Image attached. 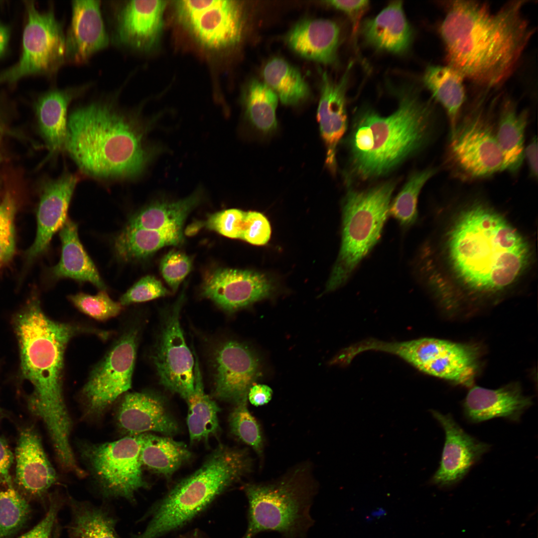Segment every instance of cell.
<instances>
[{
	"label": "cell",
	"instance_id": "cell-22",
	"mask_svg": "<svg viewBox=\"0 0 538 538\" xmlns=\"http://www.w3.org/2000/svg\"><path fill=\"white\" fill-rule=\"evenodd\" d=\"M79 179V175L66 173L45 185L37 211L36 237L25 254L27 261H32L47 249L54 234L65 223Z\"/></svg>",
	"mask_w": 538,
	"mask_h": 538
},
{
	"label": "cell",
	"instance_id": "cell-49",
	"mask_svg": "<svg viewBox=\"0 0 538 538\" xmlns=\"http://www.w3.org/2000/svg\"><path fill=\"white\" fill-rule=\"evenodd\" d=\"M327 4L340 10L350 16L355 22V26L361 15L369 5L368 0H333L325 1Z\"/></svg>",
	"mask_w": 538,
	"mask_h": 538
},
{
	"label": "cell",
	"instance_id": "cell-8",
	"mask_svg": "<svg viewBox=\"0 0 538 538\" xmlns=\"http://www.w3.org/2000/svg\"><path fill=\"white\" fill-rule=\"evenodd\" d=\"M231 485L227 469L207 459L177 483L161 500L144 531L131 538H158L186 524Z\"/></svg>",
	"mask_w": 538,
	"mask_h": 538
},
{
	"label": "cell",
	"instance_id": "cell-27",
	"mask_svg": "<svg viewBox=\"0 0 538 538\" xmlns=\"http://www.w3.org/2000/svg\"><path fill=\"white\" fill-rule=\"evenodd\" d=\"M361 32L370 46L397 54L408 51L413 37L402 1L392 2L375 17L364 20Z\"/></svg>",
	"mask_w": 538,
	"mask_h": 538
},
{
	"label": "cell",
	"instance_id": "cell-33",
	"mask_svg": "<svg viewBox=\"0 0 538 538\" xmlns=\"http://www.w3.org/2000/svg\"><path fill=\"white\" fill-rule=\"evenodd\" d=\"M140 437L142 465L167 478L191 457V453L186 444L171 437L150 433L141 434Z\"/></svg>",
	"mask_w": 538,
	"mask_h": 538
},
{
	"label": "cell",
	"instance_id": "cell-43",
	"mask_svg": "<svg viewBox=\"0 0 538 538\" xmlns=\"http://www.w3.org/2000/svg\"><path fill=\"white\" fill-rule=\"evenodd\" d=\"M15 201L7 193L0 203V266L10 260L15 252Z\"/></svg>",
	"mask_w": 538,
	"mask_h": 538
},
{
	"label": "cell",
	"instance_id": "cell-11",
	"mask_svg": "<svg viewBox=\"0 0 538 538\" xmlns=\"http://www.w3.org/2000/svg\"><path fill=\"white\" fill-rule=\"evenodd\" d=\"M27 22L19 61L0 74V84L22 77L55 72L66 60V37L51 10L40 12L32 1L25 3Z\"/></svg>",
	"mask_w": 538,
	"mask_h": 538
},
{
	"label": "cell",
	"instance_id": "cell-23",
	"mask_svg": "<svg viewBox=\"0 0 538 538\" xmlns=\"http://www.w3.org/2000/svg\"><path fill=\"white\" fill-rule=\"evenodd\" d=\"M71 20L66 37V60L76 63L87 61L104 49L109 39L99 0H73Z\"/></svg>",
	"mask_w": 538,
	"mask_h": 538
},
{
	"label": "cell",
	"instance_id": "cell-4",
	"mask_svg": "<svg viewBox=\"0 0 538 538\" xmlns=\"http://www.w3.org/2000/svg\"><path fill=\"white\" fill-rule=\"evenodd\" d=\"M398 94L397 109L388 116L371 109L358 117L348 139L350 168L355 177L367 180L386 175L420 150L430 135L431 103L414 88Z\"/></svg>",
	"mask_w": 538,
	"mask_h": 538
},
{
	"label": "cell",
	"instance_id": "cell-46",
	"mask_svg": "<svg viewBox=\"0 0 538 538\" xmlns=\"http://www.w3.org/2000/svg\"><path fill=\"white\" fill-rule=\"evenodd\" d=\"M169 291L153 276L140 278L120 297L122 306L149 301L168 295Z\"/></svg>",
	"mask_w": 538,
	"mask_h": 538
},
{
	"label": "cell",
	"instance_id": "cell-44",
	"mask_svg": "<svg viewBox=\"0 0 538 538\" xmlns=\"http://www.w3.org/2000/svg\"><path fill=\"white\" fill-rule=\"evenodd\" d=\"M246 212L230 209L210 215L204 222L208 229L232 239H241Z\"/></svg>",
	"mask_w": 538,
	"mask_h": 538
},
{
	"label": "cell",
	"instance_id": "cell-2",
	"mask_svg": "<svg viewBox=\"0 0 538 538\" xmlns=\"http://www.w3.org/2000/svg\"><path fill=\"white\" fill-rule=\"evenodd\" d=\"M445 248L453 274L467 290L489 295L513 284L528 267L527 241L493 208L480 201L469 204L456 217Z\"/></svg>",
	"mask_w": 538,
	"mask_h": 538
},
{
	"label": "cell",
	"instance_id": "cell-29",
	"mask_svg": "<svg viewBox=\"0 0 538 538\" xmlns=\"http://www.w3.org/2000/svg\"><path fill=\"white\" fill-rule=\"evenodd\" d=\"M60 237L61 258L51 269L53 276L56 279L70 278L80 282H89L105 290L104 282L79 240L77 224L67 219L60 229Z\"/></svg>",
	"mask_w": 538,
	"mask_h": 538
},
{
	"label": "cell",
	"instance_id": "cell-38",
	"mask_svg": "<svg viewBox=\"0 0 538 538\" xmlns=\"http://www.w3.org/2000/svg\"><path fill=\"white\" fill-rule=\"evenodd\" d=\"M243 101L246 116L254 128L264 134L275 131L278 98L271 88L265 82L253 79L247 85Z\"/></svg>",
	"mask_w": 538,
	"mask_h": 538
},
{
	"label": "cell",
	"instance_id": "cell-14",
	"mask_svg": "<svg viewBox=\"0 0 538 538\" xmlns=\"http://www.w3.org/2000/svg\"><path fill=\"white\" fill-rule=\"evenodd\" d=\"M175 8L181 23L205 47L214 50L230 48L242 38L244 14L238 1L178 0Z\"/></svg>",
	"mask_w": 538,
	"mask_h": 538
},
{
	"label": "cell",
	"instance_id": "cell-16",
	"mask_svg": "<svg viewBox=\"0 0 538 538\" xmlns=\"http://www.w3.org/2000/svg\"><path fill=\"white\" fill-rule=\"evenodd\" d=\"M211 359L214 396L235 404L248 399L250 389L261 375L255 353L243 343L227 340L214 349Z\"/></svg>",
	"mask_w": 538,
	"mask_h": 538
},
{
	"label": "cell",
	"instance_id": "cell-26",
	"mask_svg": "<svg viewBox=\"0 0 538 538\" xmlns=\"http://www.w3.org/2000/svg\"><path fill=\"white\" fill-rule=\"evenodd\" d=\"M340 31L334 21L324 18H306L298 21L287 33L289 48L307 60L331 64L337 59Z\"/></svg>",
	"mask_w": 538,
	"mask_h": 538
},
{
	"label": "cell",
	"instance_id": "cell-21",
	"mask_svg": "<svg viewBox=\"0 0 538 538\" xmlns=\"http://www.w3.org/2000/svg\"><path fill=\"white\" fill-rule=\"evenodd\" d=\"M166 5L163 0L126 1L116 15V31L119 42L141 51L155 47L162 32Z\"/></svg>",
	"mask_w": 538,
	"mask_h": 538
},
{
	"label": "cell",
	"instance_id": "cell-48",
	"mask_svg": "<svg viewBox=\"0 0 538 538\" xmlns=\"http://www.w3.org/2000/svg\"><path fill=\"white\" fill-rule=\"evenodd\" d=\"M62 502L56 496L50 498L48 511L44 517L32 529L18 538H52L58 512Z\"/></svg>",
	"mask_w": 538,
	"mask_h": 538
},
{
	"label": "cell",
	"instance_id": "cell-47",
	"mask_svg": "<svg viewBox=\"0 0 538 538\" xmlns=\"http://www.w3.org/2000/svg\"><path fill=\"white\" fill-rule=\"evenodd\" d=\"M270 235V225L265 215L257 211L246 212L241 240L254 245H264Z\"/></svg>",
	"mask_w": 538,
	"mask_h": 538
},
{
	"label": "cell",
	"instance_id": "cell-10",
	"mask_svg": "<svg viewBox=\"0 0 538 538\" xmlns=\"http://www.w3.org/2000/svg\"><path fill=\"white\" fill-rule=\"evenodd\" d=\"M140 434L118 440L82 446L81 455L103 494L132 501L147 486L140 459Z\"/></svg>",
	"mask_w": 538,
	"mask_h": 538
},
{
	"label": "cell",
	"instance_id": "cell-45",
	"mask_svg": "<svg viewBox=\"0 0 538 538\" xmlns=\"http://www.w3.org/2000/svg\"><path fill=\"white\" fill-rule=\"evenodd\" d=\"M192 264L191 258L179 251L172 250L162 259L160 264L161 273L173 291L177 290L190 271Z\"/></svg>",
	"mask_w": 538,
	"mask_h": 538
},
{
	"label": "cell",
	"instance_id": "cell-37",
	"mask_svg": "<svg viewBox=\"0 0 538 538\" xmlns=\"http://www.w3.org/2000/svg\"><path fill=\"white\" fill-rule=\"evenodd\" d=\"M70 538H118L116 519L107 511L91 503L70 498Z\"/></svg>",
	"mask_w": 538,
	"mask_h": 538
},
{
	"label": "cell",
	"instance_id": "cell-30",
	"mask_svg": "<svg viewBox=\"0 0 538 538\" xmlns=\"http://www.w3.org/2000/svg\"><path fill=\"white\" fill-rule=\"evenodd\" d=\"M498 120L496 134L503 157L502 171L515 174L524 160L528 113L526 110L519 112L515 103L508 100L502 104Z\"/></svg>",
	"mask_w": 538,
	"mask_h": 538
},
{
	"label": "cell",
	"instance_id": "cell-52",
	"mask_svg": "<svg viewBox=\"0 0 538 538\" xmlns=\"http://www.w3.org/2000/svg\"><path fill=\"white\" fill-rule=\"evenodd\" d=\"M538 141L535 136L531 139L524 150V158H526L530 175L535 179L537 178L538 173Z\"/></svg>",
	"mask_w": 538,
	"mask_h": 538
},
{
	"label": "cell",
	"instance_id": "cell-7",
	"mask_svg": "<svg viewBox=\"0 0 538 538\" xmlns=\"http://www.w3.org/2000/svg\"><path fill=\"white\" fill-rule=\"evenodd\" d=\"M244 490L249 502L248 524L244 538L274 531L285 538H300L312 524V493L296 477L267 484H249Z\"/></svg>",
	"mask_w": 538,
	"mask_h": 538
},
{
	"label": "cell",
	"instance_id": "cell-13",
	"mask_svg": "<svg viewBox=\"0 0 538 538\" xmlns=\"http://www.w3.org/2000/svg\"><path fill=\"white\" fill-rule=\"evenodd\" d=\"M137 332L122 335L92 370L81 392L85 415L96 418L131 387Z\"/></svg>",
	"mask_w": 538,
	"mask_h": 538
},
{
	"label": "cell",
	"instance_id": "cell-54",
	"mask_svg": "<svg viewBox=\"0 0 538 538\" xmlns=\"http://www.w3.org/2000/svg\"><path fill=\"white\" fill-rule=\"evenodd\" d=\"M53 538H58V537H55Z\"/></svg>",
	"mask_w": 538,
	"mask_h": 538
},
{
	"label": "cell",
	"instance_id": "cell-3",
	"mask_svg": "<svg viewBox=\"0 0 538 538\" xmlns=\"http://www.w3.org/2000/svg\"><path fill=\"white\" fill-rule=\"evenodd\" d=\"M21 369L33 392L29 406L45 423L52 441H70L72 421L63 394L64 356L71 339L80 333L103 337L105 332L48 318L33 297L15 319Z\"/></svg>",
	"mask_w": 538,
	"mask_h": 538
},
{
	"label": "cell",
	"instance_id": "cell-24",
	"mask_svg": "<svg viewBox=\"0 0 538 538\" xmlns=\"http://www.w3.org/2000/svg\"><path fill=\"white\" fill-rule=\"evenodd\" d=\"M518 383L497 389L472 387L463 402V413L471 422L479 423L496 417L518 421L532 404Z\"/></svg>",
	"mask_w": 538,
	"mask_h": 538
},
{
	"label": "cell",
	"instance_id": "cell-25",
	"mask_svg": "<svg viewBox=\"0 0 538 538\" xmlns=\"http://www.w3.org/2000/svg\"><path fill=\"white\" fill-rule=\"evenodd\" d=\"M15 481L27 496H44L56 480V474L45 453L40 438L31 427L20 433L15 449Z\"/></svg>",
	"mask_w": 538,
	"mask_h": 538
},
{
	"label": "cell",
	"instance_id": "cell-9",
	"mask_svg": "<svg viewBox=\"0 0 538 538\" xmlns=\"http://www.w3.org/2000/svg\"><path fill=\"white\" fill-rule=\"evenodd\" d=\"M370 348L396 355L427 375L467 387L474 381L481 355L475 344L434 338L401 342L373 340Z\"/></svg>",
	"mask_w": 538,
	"mask_h": 538
},
{
	"label": "cell",
	"instance_id": "cell-5",
	"mask_svg": "<svg viewBox=\"0 0 538 538\" xmlns=\"http://www.w3.org/2000/svg\"><path fill=\"white\" fill-rule=\"evenodd\" d=\"M65 147L83 172L99 178L135 177L149 157L136 121L104 103L72 112Z\"/></svg>",
	"mask_w": 538,
	"mask_h": 538
},
{
	"label": "cell",
	"instance_id": "cell-6",
	"mask_svg": "<svg viewBox=\"0 0 538 538\" xmlns=\"http://www.w3.org/2000/svg\"><path fill=\"white\" fill-rule=\"evenodd\" d=\"M395 183L387 181L363 190L350 189L342 206V240L327 284L328 291L343 285L381 238Z\"/></svg>",
	"mask_w": 538,
	"mask_h": 538
},
{
	"label": "cell",
	"instance_id": "cell-20",
	"mask_svg": "<svg viewBox=\"0 0 538 538\" xmlns=\"http://www.w3.org/2000/svg\"><path fill=\"white\" fill-rule=\"evenodd\" d=\"M352 68L351 62L338 80L333 79L326 71L321 74L317 119L326 147V164L332 173L337 168V147L347 128L346 94Z\"/></svg>",
	"mask_w": 538,
	"mask_h": 538
},
{
	"label": "cell",
	"instance_id": "cell-35",
	"mask_svg": "<svg viewBox=\"0 0 538 538\" xmlns=\"http://www.w3.org/2000/svg\"><path fill=\"white\" fill-rule=\"evenodd\" d=\"M195 359L194 390L186 401L188 407L187 424L192 442L207 439L219 429L218 414L220 408L205 393L198 358L195 355Z\"/></svg>",
	"mask_w": 538,
	"mask_h": 538
},
{
	"label": "cell",
	"instance_id": "cell-41",
	"mask_svg": "<svg viewBox=\"0 0 538 538\" xmlns=\"http://www.w3.org/2000/svg\"><path fill=\"white\" fill-rule=\"evenodd\" d=\"M247 400L235 404L229 416L231 432L258 454L263 451V441L260 426L247 407Z\"/></svg>",
	"mask_w": 538,
	"mask_h": 538
},
{
	"label": "cell",
	"instance_id": "cell-34",
	"mask_svg": "<svg viewBox=\"0 0 538 538\" xmlns=\"http://www.w3.org/2000/svg\"><path fill=\"white\" fill-rule=\"evenodd\" d=\"M199 192L175 201L150 204L134 214L126 227L147 229L182 228L188 214L200 202Z\"/></svg>",
	"mask_w": 538,
	"mask_h": 538
},
{
	"label": "cell",
	"instance_id": "cell-40",
	"mask_svg": "<svg viewBox=\"0 0 538 538\" xmlns=\"http://www.w3.org/2000/svg\"><path fill=\"white\" fill-rule=\"evenodd\" d=\"M31 512L12 482L0 483V538H9L25 525Z\"/></svg>",
	"mask_w": 538,
	"mask_h": 538
},
{
	"label": "cell",
	"instance_id": "cell-12",
	"mask_svg": "<svg viewBox=\"0 0 538 538\" xmlns=\"http://www.w3.org/2000/svg\"><path fill=\"white\" fill-rule=\"evenodd\" d=\"M448 156L454 169L467 179L486 178L502 171L496 127L482 110L459 121L450 135Z\"/></svg>",
	"mask_w": 538,
	"mask_h": 538
},
{
	"label": "cell",
	"instance_id": "cell-17",
	"mask_svg": "<svg viewBox=\"0 0 538 538\" xmlns=\"http://www.w3.org/2000/svg\"><path fill=\"white\" fill-rule=\"evenodd\" d=\"M272 290L271 283L262 273L218 268L205 278L201 294L222 309L232 312L267 297Z\"/></svg>",
	"mask_w": 538,
	"mask_h": 538
},
{
	"label": "cell",
	"instance_id": "cell-1",
	"mask_svg": "<svg viewBox=\"0 0 538 538\" xmlns=\"http://www.w3.org/2000/svg\"><path fill=\"white\" fill-rule=\"evenodd\" d=\"M526 2L510 1L493 11L477 1H447L440 33L448 65L477 84H502L514 72L534 32L522 12Z\"/></svg>",
	"mask_w": 538,
	"mask_h": 538
},
{
	"label": "cell",
	"instance_id": "cell-32",
	"mask_svg": "<svg viewBox=\"0 0 538 538\" xmlns=\"http://www.w3.org/2000/svg\"><path fill=\"white\" fill-rule=\"evenodd\" d=\"M463 77L449 65H430L423 76V82L434 99L446 112L450 135L455 130L466 99Z\"/></svg>",
	"mask_w": 538,
	"mask_h": 538
},
{
	"label": "cell",
	"instance_id": "cell-31",
	"mask_svg": "<svg viewBox=\"0 0 538 538\" xmlns=\"http://www.w3.org/2000/svg\"><path fill=\"white\" fill-rule=\"evenodd\" d=\"M182 228L147 229L125 227L117 236L114 249L121 260L129 262L148 257L160 249L182 243Z\"/></svg>",
	"mask_w": 538,
	"mask_h": 538
},
{
	"label": "cell",
	"instance_id": "cell-36",
	"mask_svg": "<svg viewBox=\"0 0 538 538\" xmlns=\"http://www.w3.org/2000/svg\"><path fill=\"white\" fill-rule=\"evenodd\" d=\"M263 76L264 82L285 105H298L310 96V88L301 73L284 59L274 57L269 60Z\"/></svg>",
	"mask_w": 538,
	"mask_h": 538
},
{
	"label": "cell",
	"instance_id": "cell-15",
	"mask_svg": "<svg viewBox=\"0 0 538 538\" xmlns=\"http://www.w3.org/2000/svg\"><path fill=\"white\" fill-rule=\"evenodd\" d=\"M183 299L165 315L152 359L160 384L186 401L194 390L195 361L180 322Z\"/></svg>",
	"mask_w": 538,
	"mask_h": 538
},
{
	"label": "cell",
	"instance_id": "cell-28",
	"mask_svg": "<svg viewBox=\"0 0 538 538\" xmlns=\"http://www.w3.org/2000/svg\"><path fill=\"white\" fill-rule=\"evenodd\" d=\"M87 88L53 90L41 96L36 103L40 132L52 156L65 147L67 131V110L71 102Z\"/></svg>",
	"mask_w": 538,
	"mask_h": 538
},
{
	"label": "cell",
	"instance_id": "cell-18",
	"mask_svg": "<svg viewBox=\"0 0 538 538\" xmlns=\"http://www.w3.org/2000/svg\"><path fill=\"white\" fill-rule=\"evenodd\" d=\"M430 412L445 435L439 467L430 482L439 487H448L462 480L490 446L466 432L451 414L435 410Z\"/></svg>",
	"mask_w": 538,
	"mask_h": 538
},
{
	"label": "cell",
	"instance_id": "cell-53",
	"mask_svg": "<svg viewBox=\"0 0 538 538\" xmlns=\"http://www.w3.org/2000/svg\"><path fill=\"white\" fill-rule=\"evenodd\" d=\"M9 37L8 29L0 22V56L4 53L7 47Z\"/></svg>",
	"mask_w": 538,
	"mask_h": 538
},
{
	"label": "cell",
	"instance_id": "cell-39",
	"mask_svg": "<svg viewBox=\"0 0 538 538\" xmlns=\"http://www.w3.org/2000/svg\"><path fill=\"white\" fill-rule=\"evenodd\" d=\"M436 171L429 168L413 173L391 202L389 214L402 228H408L416 222L419 195L425 184Z\"/></svg>",
	"mask_w": 538,
	"mask_h": 538
},
{
	"label": "cell",
	"instance_id": "cell-42",
	"mask_svg": "<svg viewBox=\"0 0 538 538\" xmlns=\"http://www.w3.org/2000/svg\"><path fill=\"white\" fill-rule=\"evenodd\" d=\"M71 302L81 312L100 321L118 315L122 309L119 302L112 300L105 290L95 295L79 292L68 296Z\"/></svg>",
	"mask_w": 538,
	"mask_h": 538
},
{
	"label": "cell",
	"instance_id": "cell-19",
	"mask_svg": "<svg viewBox=\"0 0 538 538\" xmlns=\"http://www.w3.org/2000/svg\"><path fill=\"white\" fill-rule=\"evenodd\" d=\"M116 419L119 430L126 436L153 431L171 437L179 430L164 399L152 392L126 394L117 407Z\"/></svg>",
	"mask_w": 538,
	"mask_h": 538
},
{
	"label": "cell",
	"instance_id": "cell-51",
	"mask_svg": "<svg viewBox=\"0 0 538 538\" xmlns=\"http://www.w3.org/2000/svg\"><path fill=\"white\" fill-rule=\"evenodd\" d=\"M272 391L267 385H254L250 389L248 399L255 406H260L267 404L271 399Z\"/></svg>",
	"mask_w": 538,
	"mask_h": 538
},
{
	"label": "cell",
	"instance_id": "cell-50",
	"mask_svg": "<svg viewBox=\"0 0 538 538\" xmlns=\"http://www.w3.org/2000/svg\"><path fill=\"white\" fill-rule=\"evenodd\" d=\"M13 456L6 440L0 437V483L11 481L9 474Z\"/></svg>",
	"mask_w": 538,
	"mask_h": 538
}]
</instances>
